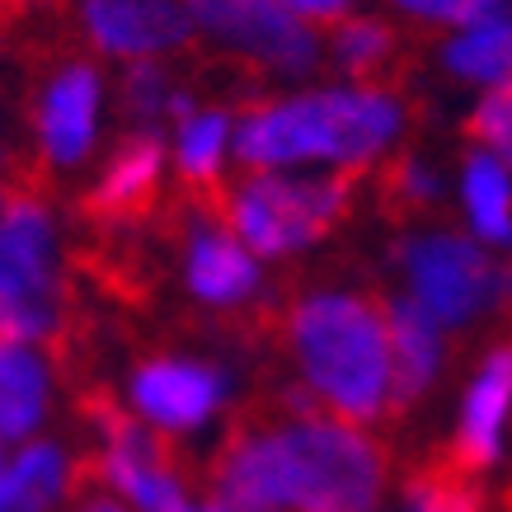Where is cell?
<instances>
[{
  "mask_svg": "<svg viewBox=\"0 0 512 512\" xmlns=\"http://www.w3.org/2000/svg\"><path fill=\"white\" fill-rule=\"evenodd\" d=\"M306 386L348 423L376 419L390 400V311L367 296L320 292L306 296L287 320Z\"/></svg>",
  "mask_w": 512,
  "mask_h": 512,
  "instance_id": "cell-1",
  "label": "cell"
},
{
  "mask_svg": "<svg viewBox=\"0 0 512 512\" xmlns=\"http://www.w3.org/2000/svg\"><path fill=\"white\" fill-rule=\"evenodd\" d=\"M400 132V104L381 90H320L254 109L235 127V156L249 170H282L296 160H367Z\"/></svg>",
  "mask_w": 512,
  "mask_h": 512,
  "instance_id": "cell-2",
  "label": "cell"
},
{
  "mask_svg": "<svg viewBox=\"0 0 512 512\" xmlns=\"http://www.w3.org/2000/svg\"><path fill=\"white\" fill-rule=\"evenodd\" d=\"M287 508L296 512H372L381 498V447L348 419L273 423Z\"/></svg>",
  "mask_w": 512,
  "mask_h": 512,
  "instance_id": "cell-3",
  "label": "cell"
},
{
  "mask_svg": "<svg viewBox=\"0 0 512 512\" xmlns=\"http://www.w3.org/2000/svg\"><path fill=\"white\" fill-rule=\"evenodd\" d=\"M0 329L5 343H38L57 329V249L52 217L29 188H10L0 231Z\"/></svg>",
  "mask_w": 512,
  "mask_h": 512,
  "instance_id": "cell-4",
  "label": "cell"
},
{
  "mask_svg": "<svg viewBox=\"0 0 512 512\" xmlns=\"http://www.w3.org/2000/svg\"><path fill=\"white\" fill-rule=\"evenodd\" d=\"M353 170H339L329 179H278V174H254L226 202L231 231L254 254H287L320 240L348 207Z\"/></svg>",
  "mask_w": 512,
  "mask_h": 512,
  "instance_id": "cell-5",
  "label": "cell"
},
{
  "mask_svg": "<svg viewBox=\"0 0 512 512\" xmlns=\"http://www.w3.org/2000/svg\"><path fill=\"white\" fill-rule=\"evenodd\" d=\"M404 268L414 296L437 315V325H466L494 301L498 268L466 235H419L404 245Z\"/></svg>",
  "mask_w": 512,
  "mask_h": 512,
  "instance_id": "cell-6",
  "label": "cell"
},
{
  "mask_svg": "<svg viewBox=\"0 0 512 512\" xmlns=\"http://www.w3.org/2000/svg\"><path fill=\"white\" fill-rule=\"evenodd\" d=\"M188 15L212 38L282 76H301L315 66V33L278 0H188Z\"/></svg>",
  "mask_w": 512,
  "mask_h": 512,
  "instance_id": "cell-7",
  "label": "cell"
},
{
  "mask_svg": "<svg viewBox=\"0 0 512 512\" xmlns=\"http://www.w3.org/2000/svg\"><path fill=\"white\" fill-rule=\"evenodd\" d=\"M85 33L99 52L146 62L188 43L193 15L179 0H85Z\"/></svg>",
  "mask_w": 512,
  "mask_h": 512,
  "instance_id": "cell-8",
  "label": "cell"
},
{
  "mask_svg": "<svg viewBox=\"0 0 512 512\" xmlns=\"http://www.w3.org/2000/svg\"><path fill=\"white\" fill-rule=\"evenodd\" d=\"M221 395H226V376L217 367H202V362L160 357V362L137 367V376H132V404L170 433L198 428L217 409Z\"/></svg>",
  "mask_w": 512,
  "mask_h": 512,
  "instance_id": "cell-9",
  "label": "cell"
},
{
  "mask_svg": "<svg viewBox=\"0 0 512 512\" xmlns=\"http://www.w3.org/2000/svg\"><path fill=\"white\" fill-rule=\"evenodd\" d=\"M94 109H99V76L90 66H66L38 104L43 156L57 165H76L94 141Z\"/></svg>",
  "mask_w": 512,
  "mask_h": 512,
  "instance_id": "cell-10",
  "label": "cell"
},
{
  "mask_svg": "<svg viewBox=\"0 0 512 512\" xmlns=\"http://www.w3.org/2000/svg\"><path fill=\"white\" fill-rule=\"evenodd\" d=\"M508 404H512V348H498L480 367L475 386H470L461 433H456V447H451V461L466 475H480V470H489L498 461V428H503Z\"/></svg>",
  "mask_w": 512,
  "mask_h": 512,
  "instance_id": "cell-11",
  "label": "cell"
},
{
  "mask_svg": "<svg viewBox=\"0 0 512 512\" xmlns=\"http://www.w3.org/2000/svg\"><path fill=\"white\" fill-rule=\"evenodd\" d=\"M390 353H395V362H390V409L404 414L428 390L437 357H442L437 315L419 296L414 301H390Z\"/></svg>",
  "mask_w": 512,
  "mask_h": 512,
  "instance_id": "cell-12",
  "label": "cell"
},
{
  "mask_svg": "<svg viewBox=\"0 0 512 512\" xmlns=\"http://www.w3.org/2000/svg\"><path fill=\"white\" fill-rule=\"evenodd\" d=\"M160 165H165V141L156 132H137L118 146L113 165L104 170L99 188L90 198V212L104 221H123V217H137L141 207H151L156 198V184H160Z\"/></svg>",
  "mask_w": 512,
  "mask_h": 512,
  "instance_id": "cell-13",
  "label": "cell"
},
{
  "mask_svg": "<svg viewBox=\"0 0 512 512\" xmlns=\"http://www.w3.org/2000/svg\"><path fill=\"white\" fill-rule=\"evenodd\" d=\"M259 268L249 259V249H240V240L217 226H198L193 245H188V287L212 301V306H231L240 296L254 292Z\"/></svg>",
  "mask_w": 512,
  "mask_h": 512,
  "instance_id": "cell-14",
  "label": "cell"
},
{
  "mask_svg": "<svg viewBox=\"0 0 512 512\" xmlns=\"http://www.w3.org/2000/svg\"><path fill=\"white\" fill-rule=\"evenodd\" d=\"M47 404V367L29 343H5L0 353V428L5 437H29Z\"/></svg>",
  "mask_w": 512,
  "mask_h": 512,
  "instance_id": "cell-15",
  "label": "cell"
},
{
  "mask_svg": "<svg viewBox=\"0 0 512 512\" xmlns=\"http://www.w3.org/2000/svg\"><path fill=\"white\" fill-rule=\"evenodd\" d=\"M71 470L52 442H29L5 466V512H47L66 494Z\"/></svg>",
  "mask_w": 512,
  "mask_h": 512,
  "instance_id": "cell-16",
  "label": "cell"
},
{
  "mask_svg": "<svg viewBox=\"0 0 512 512\" xmlns=\"http://www.w3.org/2000/svg\"><path fill=\"white\" fill-rule=\"evenodd\" d=\"M447 66L461 80H508L512 76V15L470 24L447 43Z\"/></svg>",
  "mask_w": 512,
  "mask_h": 512,
  "instance_id": "cell-17",
  "label": "cell"
},
{
  "mask_svg": "<svg viewBox=\"0 0 512 512\" xmlns=\"http://www.w3.org/2000/svg\"><path fill=\"white\" fill-rule=\"evenodd\" d=\"M466 207H470V221L484 240L494 245H512V188H508V170L503 160L480 151L470 156L466 165Z\"/></svg>",
  "mask_w": 512,
  "mask_h": 512,
  "instance_id": "cell-18",
  "label": "cell"
},
{
  "mask_svg": "<svg viewBox=\"0 0 512 512\" xmlns=\"http://www.w3.org/2000/svg\"><path fill=\"white\" fill-rule=\"evenodd\" d=\"M221 146H226V118L221 113H193L179 127V170L193 188H212L221 165Z\"/></svg>",
  "mask_w": 512,
  "mask_h": 512,
  "instance_id": "cell-19",
  "label": "cell"
},
{
  "mask_svg": "<svg viewBox=\"0 0 512 512\" xmlns=\"http://www.w3.org/2000/svg\"><path fill=\"white\" fill-rule=\"evenodd\" d=\"M409 503H414V512H484V498L475 494V484L466 480V470L456 461L414 475Z\"/></svg>",
  "mask_w": 512,
  "mask_h": 512,
  "instance_id": "cell-20",
  "label": "cell"
},
{
  "mask_svg": "<svg viewBox=\"0 0 512 512\" xmlns=\"http://www.w3.org/2000/svg\"><path fill=\"white\" fill-rule=\"evenodd\" d=\"M390 52H395V33H390L386 24H376V19H348V24H339V33H334V57H339V66L353 71V76L381 71Z\"/></svg>",
  "mask_w": 512,
  "mask_h": 512,
  "instance_id": "cell-21",
  "label": "cell"
},
{
  "mask_svg": "<svg viewBox=\"0 0 512 512\" xmlns=\"http://www.w3.org/2000/svg\"><path fill=\"white\" fill-rule=\"evenodd\" d=\"M466 132L480 141V146H489L498 160H512V76L498 80L494 90L484 94Z\"/></svg>",
  "mask_w": 512,
  "mask_h": 512,
  "instance_id": "cell-22",
  "label": "cell"
},
{
  "mask_svg": "<svg viewBox=\"0 0 512 512\" xmlns=\"http://www.w3.org/2000/svg\"><path fill=\"white\" fill-rule=\"evenodd\" d=\"M174 94L165 90V71H160L151 57L146 62H132L123 76V109L132 118H156L160 109H170Z\"/></svg>",
  "mask_w": 512,
  "mask_h": 512,
  "instance_id": "cell-23",
  "label": "cell"
},
{
  "mask_svg": "<svg viewBox=\"0 0 512 512\" xmlns=\"http://www.w3.org/2000/svg\"><path fill=\"white\" fill-rule=\"evenodd\" d=\"M404 10H414L423 19H437V24H480V19L503 15V0H395Z\"/></svg>",
  "mask_w": 512,
  "mask_h": 512,
  "instance_id": "cell-24",
  "label": "cell"
},
{
  "mask_svg": "<svg viewBox=\"0 0 512 512\" xmlns=\"http://www.w3.org/2000/svg\"><path fill=\"white\" fill-rule=\"evenodd\" d=\"M386 188L395 202H414V207H419V202H428L437 193V179L423 170L419 160L404 156V160H395V170L386 174Z\"/></svg>",
  "mask_w": 512,
  "mask_h": 512,
  "instance_id": "cell-25",
  "label": "cell"
},
{
  "mask_svg": "<svg viewBox=\"0 0 512 512\" xmlns=\"http://www.w3.org/2000/svg\"><path fill=\"white\" fill-rule=\"evenodd\" d=\"M282 10H292L296 19H320V24H329V19H343V10H348V0H278Z\"/></svg>",
  "mask_w": 512,
  "mask_h": 512,
  "instance_id": "cell-26",
  "label": "cell"
},
{
  "mask_svg": "<svg viewBox=\"0 0 512 512\" xmlns=\"http://www.w3.org/2000/svg\"><path fill=\"white\" fill-rule=\"evenodd\" d=\"M198 512H254V508H235V503H226V498H212V503H202Z\"/></svg>",
  "mask_w": 512,
  "mask_h": 512,
  "instance_id": "cell-27",
  "label": "cell"
},
{
  "mask_svg": "<svg viewBox=\"0 0 512 512\" xmlns=\"http://www.w3.org/2000/svg\"><path fill=\"white\" fill-rule=\"evenodd\" d=\"M80 512H118V508H113V503H104V498H94V503H85Z\"/></svg>",
  "mask_w": 512,
  "mask_h": 512,
  "instance_id": "cell-28",
  "label": "cell"
}]
</instances>
